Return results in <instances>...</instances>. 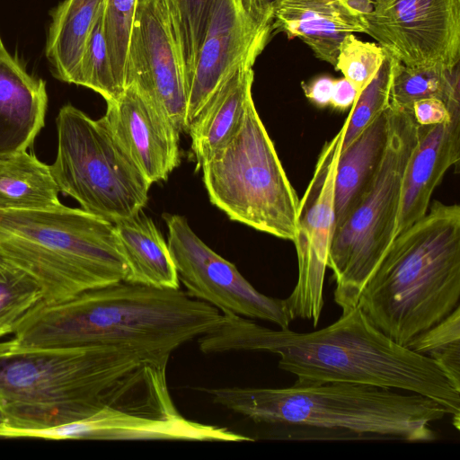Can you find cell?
Returning a JSON list of instances; mask_svg holds the SVG:
<instances>
[{"mask_svg":"<svg viewBox=\"0 0 460 460\" xmlns=\"http://www.w3.org/2000/svg\"><path fill=\"white\" fill-rule=\"evenodd\" d=\"M169 358L126 347H33L0 341V414L5 426L40 429L105 408L172 418Z\"/></svg>","mask_w":460,"mask_h":460,"instance_id":"obj_1","label":"cell"},{"mask_svg":"<svg viewBox=\"0 0 460 460\" xmlns=\"http://www.w3.org/2000/svg\"><path fill=\"white\" fill-rule=\"evenodd\" d=\"M203 353L267 351L297 379L345 382L427 396L446 407L459 428L460 391L431 358L401 346L378 330L358 306L311 332L273 330L222 313L217 325L198 339Z\"/></svg>","mask_w":460,"mask_h":460,"instance_id":"obj_2","label":"cell"},{"mask_svg":"<svg viewBox=\"0 0 460 460\" xmlns=\"http://www.w3.org/2000/svg\"><path fill=\"white\" fill-rule=\"evenodd\" d=\"M222 313L180 288L119 281L66 300L40 302L13 338L33 347L116 346L170 358L215 328Z\"/></svg>","mask_w":460,"mask_h":460,"instance_id":"obj_3","label":"cell"},{"mask_svg":"<svg viewBox=\"0 0 460 460\" xmlns=\"http://www.w3.org/2000/svg\"><path fill=\"white\" fill-rule=\"evenodd\" d=\"M213 402L256 423L322 430L323 438L426 443L431 425L450 415L419 394L369 385L297 379L288 387L204 388Z\"/></svg>","mask_w":460,"mask_h":460,"instance_id":"obj_4","label":"cell"},{"mask_svg":"<svg viewBox=\"0 0 460 460\" xmlns=\"http://www.w3.org/2000/svg\"><path fill=\"white\" fill-rule=\"evenodd\" d=\"M460 300V207L434 201L398 234L358 300L371 323L401 346L448 316Z\"/></svg>","mask_w":460,"mask_h":460,"instance_id":"obj_5","label":"cell"},{"mask_svg":"<svg viewBox=\"0 0 460 460\" xmlns=\"http://www.w3.org/2000/svg\"><path fill=\"white\" fill-rule=\"evenodd\" d=\"M0 260L40 288L43 303L126 279L113 223L63 204L0 210Z\"/></svg>","mask_w":460,"mask_h":460,"instance_id":"obj_6","label":"cell"},{"mask_svg":"<svg viewBox=\"0 0 460 460\" xmlns=\"http://www.w3.org/2000/svg\"><path fill=\"white\" fill-rule=\"evenodd\" d=\"M200 168L209 200L231 220L294 241L300 200L254 102L235 133Z\"/></svg>","mask_w":460,"mask_h":460,"instance_id":"obj_7","label":"cell"},{"mask_svg":"<svg viewBox=\"0 0 460 460\" xmlns=\"http://www.w3.org/2000/svg\"><path fill=\"white\" fill-rule=\"evenodd\" d=\"M389 133L376 176L354 211L333 231L327 268L333 272L335 303L347 313L395 238L403 178L418 143L411 109L389 104Z\"/></svg>","mask_w":460,"mask_h":460,"instance_id":"obj_8","label":"cell"},{"mask_svg":"<svg viewBox=\"0 0 460 460\" xmlns=\"http://www.w3.org/2000/svg\"><path fill=\"white\" fill-rule=\"evenodd\" d=\"M57 131L58 151L49 169L59 192L111 223L144 208L152 184L122 152L101 119H93L67 104L59 110Z\"/></svg>","mask_w":460,"mask_h":460,"instance_id":"obj_9","label":"cell"},{"mask_svg":"<svg viewBox=\"0 0 460 460\" xmlns=\"http://www.w3.org/2000/svg\"><path fill=\"white\" fill-rule=\"evenodd\" d=\"M168 229V247L179 281L194 298L221 313H230L289 328L295 319L286 299L259 292L236 269L192 230L187 218L176 214L163 216Z\"/></svg>","mask_w":460,"mask_h":460,"instance_id":"obj_10","label":"cell"},{"mask_svg":"<svg viewBox=\"0 0 460 460\" xmlns=\"http://www.w3.org/2000/svg\"><path fill=\"white\" fill-rule=\"evenodd\" d=\"M366 32L400 63L452 69L460 60V0H373Z\"/></svg>","mask_w":460,"mask_h":460,"instance_id":"obj_11","label":"cell"},{"mask_svg":"<svg viewBox=\"0 0 460 460\" xmlns=\"http://www.w3.org/2000/svg\"><path fill=\"white\" fill-rule=\"evenodd\" d=\"M130 83L137 84L180 132L185 131V64L168 0H138L128 49V85Z\"/></svg>","mask_w":460,"mask_h":460,"instance_id":"obj_12","label":"cell"},{"mask_svg":"<svg viewBox=\"0 0 460 460\" xmlns=\"http://www.w3.org/2000/svg\"><path fill=\"white\" fill-rule=\"evenodd\" d=\"M341 144L332 156L321 152L305 193L293 241L298 261L297 282L286 298L294 318L315 327L323 307V280L334 231V179Z\"/></svg>","mask_w":460,"mask_h":460,"instance_id":"obj_13","label":"cell"},{"mask_svg":"<svg viewBox=\"0 0 460 460\" xmlns=\"http://www.w3.org/2000/svg\"><path fill=\"white\" fill-rule=\"evenodd\" d=\"M271 31L257 25L241 0H216L187 84L185 132L223 82L241 64L255 62Z\"/></svg>","mask_w":460,"mask_h":460,"instance_id":"obj_14","label":"cell"},{"mask_svg":"<svg viewBox=\"0 0 460 460\" xmlns=\"http://www.w3.org/2000/svg\"><path fill=\"white\" fill-rule=\"evenodd\" d=\"M106 103L101 119L122 152L150 184L166 181L181 162V132L134 83Z\"/></svg>","mask_w":460,"mask_h":460,"instance_id":"obj_15","label":"cell"},{"mask_svg":"<svg viewBox=\"0 0 460 460\" xmlns=\"http://www.w3.org/2000/svg\"><path fill=\"white\" fill-rule=\"evenodd\" d=\"M459 160L460 109L447 122L420 126L418 143L403 178L395 237L425 216L434 190Z\"/></svg>","mask_w":460,"mask_h":460,"instance_id":"obj_16","label":"cell"},{"mask_svg":"<svg viewBox=\"0 0 460 460\" xmlns=\"http://www.w3.org/2000/svg\"><path fill=\"white\" fill-rule=\"evenodd\" d=\"M46 83L6 50L0 55V160L26 152L45 124Z\"/></svg>","mask_w":460,"mask_h":460,"instance_id":"obj_17","label":"cell"},{"mask_svg":"<svg viewBox=\"0 0 460 460\" xmlns=\"http://www.w3.org/2000/svg\"><path fill=\"white\" fill-rule=\"evenodd\" d=\"M364 16L341 0H285L274 13L272 30L299 38L314 56L335 66L344 37L366 32Z\"/></svg>","mask_w":460,"mask_h":460,"instance_id":"obj_18","label":"cell"},{"mask_svg":"<svg viewBox=\"0 0 460 460\" xmlns=\"http://www.w3.org/2000/svg\"><path fill=\"white\" fill-rule=\"evenodd\" d=\"M253 64L254 61L241 64L189 126L190 149L199 167L235 133L253 102Z\"/></svg>","mask_w":460,"mask_h":460,"instance_id":"obj_19","label":"cell"},{"mask_svg":"<svg viewBox=\"0 0 460 460\" xmlns=\"http://www.w3.org/2000/svg\"><path fill=\"white\" fill-rule=\"evenodd\" d=\"M388 133L387 107L339 152L334 179V229L348 218L370 189L385 154Z\"/></svg>","mask_w":460,"mask_h":460,"instance_id":"obj_20","label":"cell"},{"mask_svg":"<svg viewBox=\"0 0 460 460\" xmlns=\"http://www.w3.org/2000/svg\"><path fill=\"white\" fill-rule=\"evenodd\" d=\"M113 225L128 266L125 281L159 288H180L168 244L143 209Z\"/></svg>","mask_w":460,"mask_h":460,"instance_id":"obj_21","label":"cell"},{"mask_svg":"<svg viewBox=\"0 0 460 460\" xmlns=\"http://www.w3.org/2000/svg\"><path fill=\"white\" fill-rule=\"evenodd\" d=\"M103 4L104 0H65L52 11L45 52L58 80L77 84L84 49Z\"/></svg>","mask_w":460,"mask_h":460,"instance_id":"obj_22","label":"cell"},{"mask_svg":"<svg viewBox=\"0 0 460 460\" xmlns=\"http://www.w3.org/2000/svg\"><path fill=\"white\" fill-rule=\"evenodd\" d=\"M49 165L28 151L0 160V210L40 209L62 203Z\"/></svg>","mask_w":460,"mask_h":460,"instance_id":"obj_23","label":"cell"},{"mask_svg":"<svg viewBox=\"0 0 460 460\" xmlns=\"http://www.w3.org/2000/svg\"><path fill=\"white\" fill-rule=\"evenodd\" d=\"M425 98L439 99L449 109L460 107L459 64L447 69L442 66L411 67L399 62L389 104L411 109L415 102Z\"/></svg>","mask_w":460,"mask_h":460,"instance_id":"obj_24","label":"cell"},{"mask_svg":"<svg viewBox=\"0 0 460 460\" xmlns=\"http://www.w3.org/2000/svg\"><path fill=\"white\" fill-rule=\"evenodd\" d=\"M399 61L385 51L377 73L359 93L345 119L340 152L343 151L389 105L393 79Z\"/></svg>","mask_w":460,"mask_h":460,"instance_id":"obj_25","label":"cell"},{"mask_svg":"<svg viewBox=\"0 0 460 460\" xmlns=\"http://www.w3.org/2000/svg\"><path fill=\"white\" fill-rule=\"evenodd\" d=\"M407 347L433 359L456 389L460 391V305Z\"/></svg>","mask_w":460,"mask_h":460,"instance_id":"obj_26","label":"cell"},{"mask_svg":"<svg viewBox=\"0 0 460 460\" xmlns=\"http://www.w3.org/2000/svg\"><path fill=\"white\" fill-rule=\"evenodd\" d=\"M103 12L104 4L86 40L76 84L93 90L108 102L119 97L122 92L113 75L104 31Z\"/></svg>","mask_w":460,"mask_h":460,"instance_id":"obj_27","label":"cell"},{"mask_svg":"<svg viewBox=\"0 0 460 460\" xmlns=\"http://www.w3.org/2000/svg\"><path fill=\"white\" fill-rule=\"evenodd\" d=\"M138 0H104L103 23L116 83L121 92L128 85V59Z\"/></svg>","mask_w":460,"mask_h":460,"instance_id":"obj_28","label":"cell"},{"mask_svg":"<svg viewBox=\"0 0 460 460\" xmlns=\"http://www.w3.org/2000/svg\"><path fill=\"white\" fill-rule=\"evenodd\" d=\"M41 301L36 283L4 263L0 270V339L13 334L20 321Z\"/></svg>","mask_w":460,"mask_h":460,"instance_id":"obj_29","label":"cell"},{"mask_svg":"<svg viewBox=\"0 0 460 460\" xmlns=\"http://www.w3.org/2000/svg\"><path fill=\"white\" fill-rule=\"evenodd\" d=\"M178 29L185 64L187 84L194 71L210 13L216 0H168Z\"/></svg>","mask_w":460,"mask_h":460,"instance_id":"obj_30","label":"cell"},{"mask_svg":"<svg viewBox=\"0 0 460 460\" xmlns=\"http://www.w3.org/2000/svg\"><path fill=\"white\" fill-rule=\"evenodd\" d=\"M385 57V50L381 46L362 41L349 33L339 47L334 68L352 83L359 94L377 73Z\"/></svg>","mask_w":460,"mask_h":460,"instance_id":"obj_31","label":"cell"},{"mask_svg":"<svg viewBox=\"0 0 460 460\" xmlns=\"http://www.w3.org/2000/svg\"><path fill=\"white\" fill-rule=\"evenodd\" d=\"M413 117L420 126H432L447 122L455 110L449 109L446 103L437 98H425L412 104Z\"/></svg>","mask_w":460,"mask_h":460,"instance_id":"obj_32","label":"cell"},{"mask_svg":"<svg viewBox=\"0 0 460 460\" xmlns=\"http://www.w3.org/2000/svg\"><path fill=\"white\" fill-rule=\"evenodd\" d=\"M285 0H241L250 18L259 26L272 28L274 13Z\"/></svg>","mask_w":460,"mask_h":460,"instance_id":"obj_33","label":"cell"},{"mask_svg":"<svg viewBox=\"0 0 460 460\" xmlns=\"http://www.w3.org/2000/svg\"><path fill=\"white\" fill-rule=\"evenodd\" d=\"M334 80L330 75H322L307 84L302 83L301 86L312 103L319 108H324L330 105Z\"/></svg>","mask_w":460,"mask_h":460,"instance_id":"obj_34","label":"cell"},{"mask_svg":"<svg viewBox=\"0 0 460 460\" xmlns=\"http://www.w3.org/2000/svg\"><path fill=\"white\" fill-rule=\"evenodd\" d=\"M358 95V90L348 79H335L330 105L336 110L345 111L353 106Z\"/></svg>","mask_w":460,"mask_h":460,"instance_id":"obj_35","label":"cell"},{"mask_svg":"<svg viewBox=\"0 0 460 460\" xmlns=\"http://www.w3.org/2000/svg\"><path fill=\"white\" fill-rule=\"evenodd\" d=\"M345 5L359 15H366L370 13L374 9L373 0H341Z\"/></svg>","mask_w":460,"mask_h":460,"instance_id":"obj_36","label":"cell"},{"mask_svg":"<svg viewBox=\"0 0 460 460\" xmlns=\"http://www.w3.org/2000/svg\"><path fill=\"white\" fill-rule=\"evenodd\" d=\"M6 51V49L4 46L3 40L0 36V55L4 54Z\"/></svg>","mask_w":460,"mask_h":460,"instance_id":"obj_37","label":"cell"},{"mask_svg":"<svg viewBox=\"0 0 460 460\" xmlns=\"http://www.w3.org/2000/svg\"><path fill=\"white\" fill-rule=\"evenodd\" d=\"M4 263L2 262V261L0 260V270L2 269Z\"/></svg>","mask_w":460,"mask_h":460,"instance_id":"obj_38","label":"cell"},{"mask_svg":"<svg viewBox=\"0 0 460 460\" xmlns=\"http://www.w3.org/2000/svg\"><path fill=\"white\" fill-rule=\"evenodd\" d=\"M3 422V417L2 415L0 414V423Z\"/></svg>","mask_w":460,"mask_h":460,"instance_id":"obj_39","label":"cell"}]
</instances>
